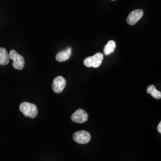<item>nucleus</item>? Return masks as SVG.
Returning <instances> with one entry per match:
<instances>
[{
  "mask_svg": "<svg viewBox=\"0 0 161 161\" xmlns=\"http://www.w3.org/2000/svg\"><path fill=\"white\" fill-rule=\"evenodd\" d=\"M19 109L23 115L26 117L34 118L38 115V109L36 106L34 104L23 102L20 104Z\"/></svg>",
  "mask_w": 161,
  "mask_h": 161,
  "instance_id": "f257e3e1",
  "label": "nucleus"
},
{
  "mask_svg": "<svg viewBox=\"0 0 161 161\" xmlns=\"http://www.w3.org/2000/svg\"><path fill=\"white\" fill-rule=\"evenodd\" d=\"M103 60V54L100 53H97L93 56L86 58L84 61V64L88 68L93 67L94 68H97L102 64Z\"/></svg>",
  "mask_w": 161,
  "mask_h": 161,
  "instance_id": "f03ea898",
  "label": "nucleus"
},
{
  "mask_svg": "<svg viewBox=\"0 0 161 161\" xmlns=\"http://www.w3.org/2000/svg\"><path fill=\"white\" fill-rule=\"evenodd\" d=\"M10 58L13 60V66L17 70H22L25 65L24 58L14 50H12L9 54Z\"/></svg>",
  "mask_w": 161,
  "mask_h": 161,
  "instance_id": "7ed1b4c3",
  "label": "nucleus"
},
{
  "mask_svg": "<svg viewBox=\"0 0 161 161\" xmlns=\"http://www.w3.org/2000/svg\"><path fill=\"white\" fill-rule=\"evenodd\" d=\"M73 139L78 143L86 144L90 141L91 135L89 132L84 130L78 131L74 134Z\"/></svg>",
  "mask_w": 161,
  "mask_h": 161,
  "instance_id": "20e7f679",
  "label": "nucleus"
},
{
  "mask_svg": "<svg viewBox=\"0 0 161 161\" xmlns=\"http://www.w3.org/2000/svg\"><path fill=\"white\" fill-rule=\"evenodd\" d=\"M88 115L84 110L79 109L75 111L71 116L72 121L76 123L83 124L88 120Z\"/></svg>",
  "mask_w": 161,
  "mask_h": 161,
  "instance_id": "39448f33",
  "label": "nucleus"
},
{
  "mask_svg": "<svg viewBox=\"0 0 161 161\" xmlns=\"http://www.w3.org/2000/svg\"><path fill=\"white\" fill-rule=\"evenodd\" d=\"M66 85V80L64 77L61 76H57L53 80L52 88L53 92L56 93H60L64 88Z\"/></svg>",
  "mask_w": 161,
  "mask_h": 161,
  "instance_id": "423d86ee",
  "label": "nucleus"
},
{
  "mask_svg": "<svg viewBox=\"0 0 161 161\" xmlns=\"http://www.w3.org/2000/svg\"><path fill=\"white\" fill-rule=\"evenodd\" d=\"M143 11L142 10H136L132 11L127 17V22L130 25L133 26L135 24L137 23L138 20L143 17Z\"/></svg>",
  "mask_w": 161,
  "mask_h": 161,
  "instance_id": "0eeeda50",
  "label": "nucleus"
},
{
  "mask_svg": "<svg viewBox=\"0 0 161 161\" xmlns=\"http://www.w3.org/2000/svg\"><path fill=\"white\" fill-rule=\"evenodd\" d=\"M72 54V49L71 48H68L66 50L62 52H59L56 55V58L58 62H62L69 59L70 56Z\"/></svg>",
  "mask_w": 161,
  "mask_h": 161,
  "instance_id": "6e6552de",
  "label": "nucleus"
},
{
  "mask_svg": "<svg viewBox=\"0 0 161 161\" xmlns=\"http://www.w3.org/2000/svg\"><path fill=\"white\" fill-rule=\"evenodd\" d=\"M10 62L9 54L4 48L0 47V65L5 66Z\"/></svg>",
  "mask_w": 161,
  "mask_h": 161,
  "instance_id": "1a4fd4ad",
  "label": "nucleus"
},
{
  "mask_svg": "<svg viewBox=\"0 0 161 161\" xmlns=\"http://www.w3.org/2000/svg\"><path fill=\"white\" fill-rule=\"evenodd\" d=\"M147 92L148 94H151V96L153 97L156 99H161V92L158 91L156 89L155 86L154 85H150L147 88Z\"/></svg>",
  "mask_w": 161,
  "mask_h": 161,
  "instance_id": "9d476101",
  "label": "nucleus"
},
{
  "mask_svg": "<svg viewBox=\"0 0 161 161\" xmlns=\"http://www.w3.org/2000/svg\"><path fill=\"white\" fill-rule=\"evenodd\" d=\"M116 47V43L115 41L110 40L107 43V44L104 47V52L106 55H109L110 53H113L115 50Z\"/></svg>",
  "mask_w": 161,
  "mask_h": 161,
  "instance_id": "9b49d317",
  "label": "nucleus"
},
{
  "mask_svg": "<svg viewBox=\"0 0 161 161\" xmlns=\"http://www.w3.org/2000/svg\"><path fill=\"white\" fill-rule=\"evenodd\" d=\"M158 131L161 133V122H160L158 126Z\"/></svg>",
  "mask_w": 161,
  "mask_h": 161,
  "instance_id": "f8f14e48",
  "label": "nucleus"
},
{
  "mask_svg": "<svg viewBox=\"0 0 161 161\" xmlns=\"http://www.w3.org/2000/svg\"><path fill=\"white\" fill-rule=\"evenodd\" d=\"M111 1H115V0H111Z\"/></svg>",
  "mask_w": 161,
  "mask_h": 161,
  "instance_id": "ddd939ff",
  "label": "nucleus"
}]
</instances>
